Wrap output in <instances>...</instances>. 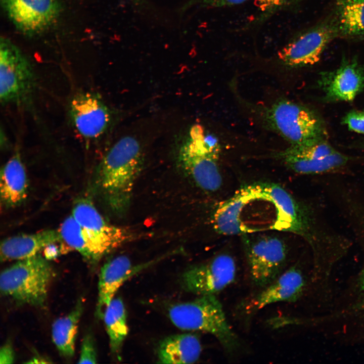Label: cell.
I'll return each instance as SVG.
<instances>
[{
    "instance_id": "10",
    "label": "cell",
    "mask_w": 364,
    "mask_h": 364,
    "mask_svg": "<svg viewBox=\"0 0 364 364\" xmlns=\"http://www.w3.org/2000/svg\"><path fill=\"white\" fill-rule=\"evenodd\" d=\"M278 157L293 171L302 174L336 172L347 164L349 158L326 142L292 146L278 154Z\"/></svg>"
},
{
    "instance_id": "30",
    "label": "cell",
    "mask_w": 364,
    "mask_h": 364,
    "mask_svg": "<svg viewBox=\"0 0 364 364\" xmlns=\"http://www.w3.org/2000/svg\"><path fill=\"white\" fill-rule=\"evenodd\" d=\"M55 244H52L47 246L44 249L45 258L47 259H50L55 258L59 253V250L56 247Z\"/></svg>"
},
{
    "instance_id": "18",
    "label": "cell",
    "mask_w": 364,
    "mask_h": 364,
    "mask_svg": "<svg viewBox=\"0 0 364 364\" xmlns=\"http://www.w3.org/2000/svg\"><path fill=\"white\" fill-rule=\"evenodd\" d=\"M199 337L194 333H184L169 336L159 343L157 350L158 363H194L202 352Z\"/></svg>"
},
{
    "instance_id": "28",
    "label": "cell",
    "mask_w": 364,
    "mask_h": 364,
    "mask_svg": "<svg viewBox=\"0 0 364 364\" xmlns=\"http://www.w3.org/2000/svg\"><path fill=\"white\" fill-rule=\"evenodd\" d=\"M343 122L351 131L364 134V109L349 112L344 117Z\"/></svg>"
},
{
    "instance_id": "27",
    "label": "cell",
    "mask_w": 364,
    "mask_h": 364,
    "mask_svg": "<svg viewBox=\"0 0 364 364\" xmlns=\"http://www.w3.org/2000/svg\"><path fill=\"white\" fill-rule=\"evenodd\" d=\"M248 0H188L182 7L186 10L193 7L220 8L243 4Z\"/></svg>"
},
{
    "instance_id": "17",
    "label": "cell",
    "mask_w": 364,
    "mask_h": 364,
    "mask_svg": "<svg viewBox=\"0 0 364 364\" xmlns=\"http://www.w3.org/2000/svg\"><path fill=\"white\" fill-rule=\"evenodd\" d=\"M63 243L59 231L46 230L31 234H22L9 237L1 244L2 262L20 260L40 253L49 245Z\"/></svg>"
},
{
    "instance_id": "2",
    "label": "cell",
    "mask_w": 364,
    "mask_h": 364,
    "mask_svg": "<svg viewBox=\"0 0 364 364\" xmlns=\"http://www.w3.org/2000/svg\"><path fill=\"white\" fill-rule=\"evenodd\" d=\"M167 313L171 322L177 328L211 334L230 354L240 350V340L215 295H200L192 300L175 303L169 306Z\"/></svg>"
},
{
    "instance_id": "5",
    "label": "cell",
    "mask_w": 364,
    "mask_h": 364,
    "mask_svg": "<svg viewBox=\"0 0 364 364\" xmlns=\"http://www.w3.org/2000/svg\"><path fill=\"white\" fill-rule=\"evenodd\" d=\"M32 66L9 39L0 40V101L4 105L23 106L31 102L36 86Z\"/></svg>"
},
{
    "instance_id": "31",
    "label": "cell",
    "mask_w": 364,
    "mask_h": 364,
    "mask_svg": "<svg viewBox=\"0 0 364 364\" xmlns=\"http://www.w3.org/2000/svg\"><path fill=\"white\" fill-rule=\"evenodd\" d=\"M134 2L139 3L141 2L142 0H133Z\"/></svg>"
},
{
    "instance_id": "3",
    "label": "cell",
    "mask_w": 364,
    "mask_h": 364,
    "mask_svg": "<svg viewBox=\"0 0 364 364\" xmlns=\"http://www.w3.org/2000/svg\"><path fill=\"white\" fill-rule=\"evenodd\" d=\"M218 140L200 124H194L183 139L177 150V162L183 172L203 190L214 192L221 186L217 161Z\"/></svg>"
},
{
    "instance_id": "22",
    "label": "cell",
    "mask_w": 364,
    "mask_h": 364,
    "mask_svg": "<svg viewBox=\"0 0 364 364\" xmlns=\"http://www.w3.org/2000/svg\"><path fill=\"white\" fill-rule=\"evenodd\" d=\"M335 9L339 35H364V0H336Z\"/></svg>"
},
{
    "instance_id": "29",
    "label": "cell",
    "mask_w": 364,
    "mask_h": 364,
    "mask_svg": "<svg viewBox=\"0 0 364 364\" xmlns=\"http://www.w3.org/2000/svg\"><path fill=\"white\" fill-rule=\"evenodd\" d=\"M15 360V353L12 344L7 341L1 347L0 350V363H12Z\"/></svg>"
},
{
    "instance_id": "23",
    "label": "cell",
    "mask_w": 364,
    "mask_h": 364,
    "mask_svg": "<svg viewBox=\"0 0 364 364\" xmlns=\"http://www.w3.org/2000/svg\"><path fill=\"white\" fill-rule=\"evenodd\" d=\"M58 231L63 242L69 247L78 251L89 263L90 254L87 241L80 225L72 215L64 220Z\"/></svg>"
},
{
    "instance_id": "11",
    "label": "cell",
    "mask_w": 364,
    "mask_h": 364,
    "mask_svg": "<svg viewBox=\"0 0 364 364\" xmlns=\"http://www.w3.org/2000/svg\"><path fill=\"white\" fill-rule=\"evenodd\" d=\"M236 272L234 258L221 253L187 269L181 275L180 284L186 292L198 296L215 295L234 282Z\"/></svg>"
},
{
    "instance_id": "7",
    "label": "cell",
    "mask_w": 364,
    "mask_h": 364,
    "mask_svg": "<svg viewBox=\"0 0 364 364\" xmlns=\"http://www.w3.org/2000/svg\"><path fill=\"white\" fill-rule=\"evenodd\" d=\"M72 215L80 225L86 240L91 264H96L105 255L135 238L129 229L107 222L87 199L77 201Z\"/></svg>"
},
{
    "instance_id": "1",
    "label": "cell",
    "mask_w": 364,
    "mask_h": 364,
    "mask_svg": "<svg viewBox=\"0 0 364 364\" xmlns=\"http://www.w3.org/2000/svg\"><path fill=\"white\" fill-rule=\"evenodd\" d=\"M143 163L141 145L130 135L116 142L101 161L98 170L99 186L106 203L116 214L123 215L128 210Z\"/></svg>"
},
{
    "instance_id": "21",
    "label": "cell",
    "mask_w": 364,
    "mask_h": 364,
    "mask_svg": "<svg viewBox=\"0 0 364 364\" xmlns=\"http://www.w3.org/2000/svg\"><path fill=\"white\" fill-rule=\"evenodd\" d=\"M83 309V302L79 299L68 314L57 319L52 325L53 342L60 354L65 357L74 354L78 324Z\"/></svg>"
},
{
    "instance_id": "25",
    "label": "cell",
    "mask_w": 364,
    "mask_h": 364,
    "mask_svg": "<svg viewBox=\"0 0 364 364\" xmlns=\"http://www.w3.org/2000/svg\"><path fill=\"white\" fill-rule=\"evenodd\" d=\"M348 220L355 239L364 249V204L357 205L350 211ZM362 288L364 292V272L362 279Z\"/></svg>"
},
{
    "instance_id": "26",
    "label": "cell",
    "mask_w": 364,
    "mask_h": 364,
    "mask_svg": "<svg viewBox=\"0 0 364 364\" xmlns=\"http://www.w3.org/2000/svg\"><path fill=\"white\" fill-rule=\"evenodd\" d=\"M97 353L93 336L87 333L83 337L78 363H96Z\"/></svg>"
},
{
    "instance_id": "20",
    "label": "cell",
    "mask_w": 364,
    "mask_h": 364,
    "mask_svg": "<svg viewBox=\"0 0 364 364\" xmlns=\"http://www.w3.org/2000/svg\"><path fill=\"white\" fill-rule=\"evenodd\" d=\"M103 320L109 337L111 353L118 360L128 333L127 311L122 299L114 298L105 310Z\"/></svg>"
},
{
    "instance_id": "14",
    "label": "cell",
    "mask_w": 364,
    "mask_h": 364,
    "mask_svg": "<svg viewBox=\"0 0 364 364\" xmlns=\"http://www.w3.org/2000/svg\"><path fill=\"white\" fill-rule=\"evenodd\" d=\"M170 253L146 262L133 264L124 255L108 260L101 268L98 282V297L96 315L103 319L107 306L119 289L129 279L170 255Z\"/></svg>"
},
{
    "instance_id": "8",
    "label": "cell",
    "mask_w": 364,
    "mask_h": 364,
    "mask_svg": "<svg viewBox=\"0 0 364 364\" xmlns=\"http://www.w3.org/2000/svg\"><path fill=\"white\" fill-rule=\"evenodd\" d=\"M339 35L334 17L298 34L278 53L280 62L289 68L312 65L320 61L328 44Z\"/></svg>"
},
{
    "instance_id": "9",
    "label": "cell",
    "mask_w": 364,
    "mask_h": 364,
    "mask_svg": "<svg viewBox=\"0 0 364 364\" xmlns=\"http://www.w3.org/2000/svg\"><path fill=\"white\" fill-rule=\"evenodd\" d=\"M244 248L250 276L255 286L262 288L284 272L287 250L281 239L270 236L245 239Z\"/></svg>"
},
{
    "instance_id": "24",
    "label": "cell",
    "mask_w": 364,
    "mask_h": 364,
    "mask_svg": "<svg viewBox=\"0 0 364 364\" xmlns=\"http://www.w3.org/2000/svg\"><path fill=\"white\" fill-rule=\"evenodd\" d=\"M303 1L256 0L259 12L251 25H260L277 13L293 8Z\"/></svg>"
},
{
    "instance_id": "15",
    "label": "cell",
    "mask_w": 364,
    "mask_h": 364,
    "mask_svg": "<svg viewBox=\"0 0 364 364\" xmlns=\"http://www.w3.org/2000/svg\"><path fill=\"white\" fill-rule=\"evenodd\" d=\"M304 286L301 270L296 267H290L258 293L242 301L239 309L249 315L274 303L295 302L301 295Z\"/></svg>"
},
{
    "instance_id": "4",
    "label": "cell",
    "mask_w": 364,
    "mask_h": 364,
    "mask_svg": "<svg viewBox=\"0 0 364 364\" xmlns=\"http://www.w3.org/2000/svg\"><path fill=\"white\" fill-rule=\"evenodd\" d=\"M54 272L40 253L17 261L4 269L0 276V290L17 303L43 306Z\"/></svg>"
},
{
    "instance_id": "16",
    "label": "cell",
    "mask_w": 364,
    "mask_h": 364,
    "mask_svg": "<svg viewBox=\"0 0 364 364\" xmlns=\"http://www.w3.org/2000/svg\"><path fill=\"white\" fill-rule=\"evenodd\" d=\"M320 84L328 100L351 101L364 87V70L355 59H344L338 68L322 74Z\"/></svg>"
},
{
    "instance_id": "12",
    "label": "cell",
    "mask_w": 364,
    "mask_h": 364,
    "mask_svg": "<svg viewBox=\"0 0 364 364\" xmlns=\"http://www.w3.org/2000/svg\"><path fill=\"white\" fill-rule=\"evenodd\" d=\"M5 14L23 34H39L56 22L61 12L58 0H1Z\"/></svg>"
},
{
    "instance_id": "13",
    "label": "cell",
    "mask_w": 364,
    "mask_h": 364,
    "mask_svg": "<svg viewBox=\"0 0 364 364\" xmlns=\"http://www.w3.org/2000/svg\"><path fill=\"white\" fill-rule=\"evenodd\" d=\"M69 115L77 132L83 138L94 140L108 127L111 114L97 93L80 92L74 95L69 105Z\"/></svg>"
},
{
    "instance_id": "19",
    "label": "cell",
    "mask_w": 364,
    "mask_h": 364,
    "mask_svg": "<svg viewBox=\"0 0 364 364\" xmlns=\"http://www.w3.org/2000/svg\"><path fill=\"white\" fill-rule=\"evenodd\" d=\"M28 181L26 170L16 152L1 171V203L6 208L19 205L27 196Z\"/></svg>"
},
{
    "instance_id": "6",
    "label": "cell",
    "mask_w": 364,
    "mask_h": 364,
    "mask_svg": "<svg viewBox=\"0 0 364 364\" xmlns=\"http://www.w3.org/2000/svg\"><path fill=\"white\" fill-rule=\"evenodd\" d=\"M261 113L265 124L292 146L322 140L323 129L320 120L302 105L282 99L263 109Z\"/></svg>"
}]
</instances>
